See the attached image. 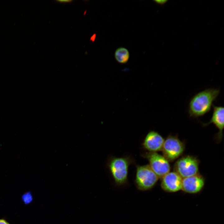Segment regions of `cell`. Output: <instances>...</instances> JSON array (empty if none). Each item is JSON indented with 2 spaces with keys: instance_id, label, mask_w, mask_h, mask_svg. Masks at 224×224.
I'll return each mask as SVG.
<instances>
[{
  "instance_id": "1",
  "label": "cell",
  "mask_w": 224,
  "mask_h": 224,
  "mask_svg": "<svg viewBox=\"0 0 224 224\" xmlns=\"http://www.w3.org/2000/svg\"><path fill=\"white\" fill-rule=\"evenodd\" d=\"M220 93L219 89H206L194 95L191 99L188 113L190 117H201L211 110L213 102Z\"/></svg>"
},
{
  "instance_id": "2",
  "label": "cell",
  "mask_w": 224,
  "mask_h": 224,
  "mask_svg": "<svg viewBox=\"0 0 224 224\" xmlns=\"http://www.w3.org/2000/svg\"><path fill=\"white\" fill-rule=\"evenodd\" d=\"M130 163L129 159L127 157H114L110 160L109 167L117 184L121 185L126 182Z\"/></svg>"
},
{
  "instance_id": "3",
  "label": "cell",
  "mask_w": 224,
  "mask_h": 224,
  "mask_svg": "<svg viewBox=\"0 0 224 224\" xmlns=\"http://www.w3.org/2000/svg\"><path fill=\"white\" fill-rule=\"evenodd\" d=\"M158 178L149 165L137 166L135 183L139 189L147 190L151 189L156 184Z\"/></svg>"
},
{
  "instance_id": "4",
  "label": "cell",
  "mask_w": 224,
  "mask_h": 224,
  "mask_svg": "<svg viewBox=\"0 0 224 224\" xmlns=\"http://www.w3.org/2000/svg\"><path fill=\"white\" fill-rule=\"evenodd\" d=\"M199 162L195 157L191 156L182 157L175 165V172L182 178L198 174Z\"/></svg>"
},
{
  "instance_id": "5",
  "label": "cell",
  "mask_w": 224,
  "mask_h": 224,
  "mask_svg": "<svg viewBox=\"0 0 224 224\" xmlns=\"http://www.w3.org/2000/svg\"><path fill=\"white\" fill-rule=\"evenodd\" d=\"M144 156L148 160L149 165L158 177L162 178L170 172V166L168 161L156 152H149Z\"/></svg>"
},
{
  "instance_id": "6",
  "label": "cell",
  "mask_w": 224,
  "mask_h": 224,
  "mask_svg": "<svg viewBox=\"0 0 224 224\" xmlns=\"http://www.w3.org/2000/svg\"><path fill=\"white\" fill-rule=\"evenodd\" d=\"M184 149V144L177 138L170 136L164 140L162 150L168 160L173 161L180 156Z\"/></svg>"
},
{
  "instance_id": "7",
  "label": "cell",
  "mask_w": 224,
  "mask_h": 224,
  "mask_svg": "<svg viewBox=\"0 0 224 224\" xmlns=\"http://www.w3.org/2000/svg\"><path fill=\"white\" fill-rule=\"evenodd\" d=\"M161 186L164 191L175 192L181 189L182 178L176 172H169L162 177Z\"/></svg>"
},
{
  "instance_id": "8",
  "label": "cell",
  "mask_w": 224,
  "mask_h": 224,
  "mask_svg": "<svg viewBox=\"0 0 224 224\" xmlns=\"http://www.w3.org/2000/svg\"><path fill=\"white\" fill-rule=\"evenodd\" d=\"M204 184L203 177L198 174L182 178L181 189L187 193L196 194L201 191Z\"/></svg>"
},
{
  "instance_id": "9",
  "label": "cell",
  "mask_w": 224,
  "mask_h": 224,
  "mask_svg": "<svg viewBox=\"0 0 224 224\" xmlns=\"http://www.w3.org/2000/svg\"><path fill=\"white\" fill-rule=\"evenodd\" d=\"M165 140L158 132L150 131L146 136L143 145L150 152H156L162 150Z\"/></svg>"
},
{
  "instance_id": "10",
  "label": "cell",
  "mask_w": 224,
  "mask_h": 224,
  "mask_svg": "<svg viewBox=\"0 0 224 224\" xmlns=\"http://www.w3.org/2000/svg\"><path fill=\"white\" fill-rule=\"evenodd\" d=\"M213 113L210 120L206 123H203V125L206 126L211 124H213L218 129V137L219 139L221 138L222 135V131L224 128L223 107L216 106L213 105Z\"/></svg>"
},
{
  "instance_id": "11",
  "label": "cell",
  "mask_w": 224,
  "mask_h": 224,
  "mask_svg": "<svg viewBox=\"0 0 224 224\" xmlns=\"http://www.w3.org/2000/svg\"><path fill=\"white\" fill-rule=\"evenodd\" d=\"M114 56L116 60L120 64H126L129 60L130 54L128 49L123 47L117 48L115 51Z\"/></svg>"
},
{
  "instance_id": "12",
  "label": "cell",
  "mask_w": 224,
  "mask_h": 224,
  "mask_svg": "<svg viewBox=\"0 0 224 224\" xmlns=\"http://www.w3.org/2000/svg\"><path fill=\"white\" fill-rule=\"evenodd\" d=\"M21 199L25 204H28L33 200L32 195L30 191H27L23 194L21 196Z\"/></svg>"
},
{
  "instance_id": "13",
  "label": "cell",
  "mask_w": 224,
  "mask_h": 224,
  "mask_svg": "<svg viewBox=\"0 0 224 224\" xmlns=\"http://www.w3.org/2000/svg\"><path fill=\"white\" fill-rule=\"evenodd\" d=\"M168 0H153V1L156 4L163 7L168 1Z\"/></svg>"
},
{
  "instance_id": "14",
  "label": "cell",
  "mask_w": 224,
  "mask_h": 224,
  "mask_svg": "<svg viewBox=\"0 0 224 224\" xmlns=\"http://www.w3.org/2000/svg\"><path fill=\"white\" fill-rule=\"evenodd\" d=\"M73 1L72 0H56V1L60 3H71Z\"/></svg>"
},
{
  "instance_id": "15",
  "label": "cell",
  "mask_w": 224,
  "mask_h": 224,
  "mask_svg": "<svg viewBox=\"0 0 224 224\" xmlns=\"http://www.w3.org/2000/svg\"><path fill=\"white\" fill-rule=\"evenodd\" d=\"M0 224H11L5 219H0Z\"/></svg>"
},
{
  "instance_id": "16",
  "label": "cell",
  "mask_w": 224,
  "mask_h": 224,
  "mask_svg": "<svg viewBox=\"0 0 224 224\" xmlns=\"http://www.w3.org/2000/svg\"><path fill=\"white\" fill-rule=\"evenodd\" d=\"M96 36V34L92 36V37L91 38V39H90L92 41H93V39L94 38V40H95Z\"/></svg>"
}]
</instances>
